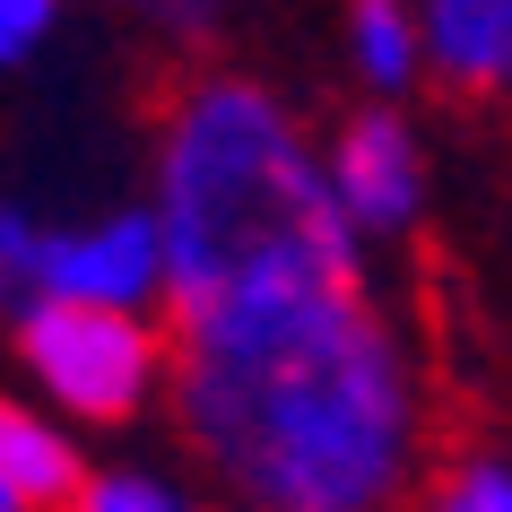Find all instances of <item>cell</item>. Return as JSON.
<instances>
[{"mask_svg": "<svg viewBox=\"0 0 512 512\" xmlns=\"http://www.w3.org/2000/svg\"><path fill=\"white\" fill-rule=\"evenodd\" d=\"M79 512H191V504L174 486H157V478H87Z\"/></svg>", "mask_w": 512, "mask_h": 512, "instance_id": "obj_11", "label": "cell"}, {"mask_svg": "<svg viewBox=\"0 0 512 512\" xmlns=\"http://www.w3.org/2000/svg\"><path fill=\"white\" fill-rule=\"evenodd\" d=\"M174 417L243 512H417L426 391L365 278H296L165 330Z\"/></svg>", "mask_w": 512, "mask_h": 512, "instance_id": "obj_1", "label": "cell"}, {"mask_svg": "<svg viewBox=\"0 0 512 512\" xmlns=\"http://www.w3.org/2000/svg\"><path fill=\"white\" fill-rule=\"evenodd\" d=\"M18 356H27V374L70 417H96V426L148 408V391L165 382V330L157 322L105 313V304H61V296L18 304Z\"/></svg>", "mask_w": 512, "mask_h": 512, "instance_id": "obj_3", "label": "cell"}, {"mask_svg": "<svg viewBox=\"0 0 512 512\" xmlns=\"http://www.w3.org/2000/svg\"><path fill=\"white\" fill-rule=\"evenodd\" d=\"M157 235L165 322L296 278H356V226L330 191V165L252 79H183L165 96Z\"/></svg>", "mask_w": 512, "mask_h": 512, "instance_id": "obj_2", "label": "cell"}, {"mask_svg": "<svg viewBox=\"0 0 512 512\" xmlns=\"http://www.w3.org/2000/svg\"><path fill=\"white\" fill-rule=\"evenodd\" d=\"M417 512H512V460L504 452H452L417 486Z\"/></svg>", "mask_w": 512, "mask_h": 512, "instance_id": "obj_8", "label": "cell"}, {"mask_svg": "<svg viewBox=\"0 0 512 512\" xmlns=\"http://www.w3.org/2000/svg\"><path fill=\"white\" fill-rule=\"evenodd\" d=\"M35 252H44V226L18 209H0V296H35Z\"/></svg>", "mask_w": 512, "mask_h": 512, "instance_id": "obj_10", "label": "cell"}, {"mask_svg": "<svg viewBox=\"0 0 512 512\" xmlns=\"http://www.w3.org/2000/svg\"><path fill=\"white\" fill-rule=\"evenodd\" d=\"M44 27H53V0H0V61H18L44 44Z\"/></svg>", "mask_w": 512, "mask_h": 512, "instance_id": "obj_12", "label": "cell"}, {"mask_svg": "<svg viewBox=\"0 0 512 512\" xmlns=\"http://www.w3.org/2000/svg\"><path fill=\"white\" fill-rule=\"evenodd\" d=\"M426 53L460 96L512 87V0H426Z\"/></svg>", "mask_w": 512, "mask_h": 512, "instance_id": "obj_7", "label": "cell"}, {"mask_svg": "<svg viewBox=\"0 0 512 512\" xmlns=\"http://www.w3.org/2000/svg\"><path fill=\"white\" fill-rule=\"evenodd\" d=\"M330 191H339V209L348 226H374V235H400L408 217H417V139L391 122V113H356L339 148H330Z\"/></svg>", "mask_w": 512, "mask_h": 512, "instance_id": "obj_5", "label": "cell"}, {"mask_svg": "<svg viewBox=\"0 0 512 512\" xmlns=\"http://www.w3.org/2000/svg\"><path fill=\"white\" fill-rule=\"evenodd\" d=\"M87 469L35 408L0 400V512H79Z\"/></svg>", "mask_w": 512, "mask_h": 512, "instance_id": "obj_6", "label": "cell"}, {"mask_svg": "<svg viewBox=\"0 0 512 512\" xmlns=\"http://www.w3.org/2000/svg\"><path fill=\"white\" fill-rule=\"evenodd\" d=\"M35 296L61 304H105V313H139V304L165 296V235L157 217H105V226H70V235H44L35 252Z\"/></svg>", "mask_w": 512, "mask_h": 512, "instance_id": "obj_4", "label": "cell"}, {"mask_svg": "<svg viewBox=\"0 0 512 512\" xmlns=\"http://www.w3.org/2000/svg\"><path fill=\"white\" fill-rule=\"evenodd\" d=\"M348 27H356V61L374 87H400L408 61H417V35H408V9L400 0H348Z\"/></svg>", "mask_w": 512, "mask_h": 512, "instance_id": "obj_9", "label": "cell"}]
</instances>
